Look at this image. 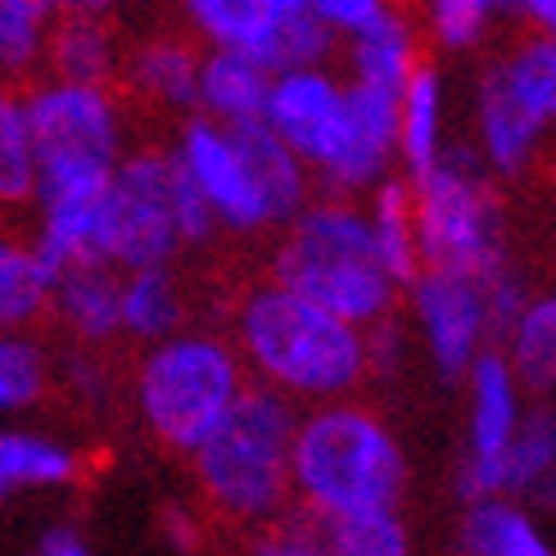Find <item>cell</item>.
I'll return each instance as SVG.
<instances>
[{"label": "cell", "mask_w": 556, "mask_h": 556, "mask_svg": "<svg viewBox=\"0 0 556 556\" xmlns=\"http://www.w3.org/2000/svg\"><path fill=\"white\" fill-rule=\"evenodd\" d=\"M244 371L294 403L349 399L367 371V330L303 299L281 281L249 286L236 303V340Z\"/></svg>", "instance_id": "6da1fadb"}, {"label": "cell", "mask_w": 556, "mask_h": 556, "mask_svg": "<svg viewBox=\"0 0 556 556\" xmlns=\"http://www.w3.org/2000/svg\"><path fill=\"white\" fill-rule=\"evenodd\" d=\"M299 426V403L263 380H249L227 416L186 453L208 516L231 530H258L290 493V443Z\"/></svg>", "instance_id": "7a4b0ae2"}, {"label": "cell", "mask_w": 556, "mask_h": 556, "mask_svg": "<svg viewBox=\"0 0 556 556\" xmlns=\"http://www.w3.org/2000/svg\"><path fill=\"white\" fill-rule=\"evenodd\" d=\"M281 231L271 281L299 290L353 326H371L399 308L403 286L380 263L367 204H357L353 194L308 200Z\"/></svg>", "instance_id": "3957f363"}, {"label": "cell", "mask_w": 556, "mask_h": 556, "mask_svg": "<svg viewBox=\"0 0 556 556\" xmlns=\"http://www.w3.org/2000/svg\"><path fill=\"white\" fill-rule=\"evenodd\" d=\"M290 493L321 516L403 507L407 457L394 430L363 403L330 399L299 412L290 443Z\"/></svg>", "instance_id": "277c9868"}, {"label": "cell", "mask_w": 556, "mask_h": 556, "mask_svg": "<svg viewBox=\"0 0 556 556\" xmlns=\"http://www.w3.org/2000/svg\"><path fill=\"white\" fill-rule=\"evenodd\" d=\"M244 384L249 371L231 340L181 326L173 336L146 344L141 363H136L131 399L150 439L186 457L227 416Z\"/></svg>", "instance_id": "5b68a950"}, {"label": "cell", "mask_w": 556, "mask_h": 556, "mask_svg": "<svg viewBox=\"0 0 556 556\" xmlns=\"http://www.w3.org/2000/svg\"><path fill=\"white\" fill-rule=\"evenodd\" d=\"M23 109L37 150L33 204L104 190L109 173L127 154V118L118 96L109 87H96V81L50 77L46 87L23 96Z\"/></svg>", "instance_id": "8992f818"}, {"label": "cell", "mask_w": 556, "mask_h": 556, "mask_svg": "<svg viewBox=\"0 0 556 556\" xmlns=\"http://www.w3.org/2000/svg\"><path fill=\"white\" fill-rule=\"evenodd\" d=\"M412 217L421 267L489 271L507 263L503 200L489 168L466 150H443L426 173L412 177Z\"/></svg>", "instance_id": "52a82bcc"}, {"label": "cell", "mask_w": 556, "mask_h": 556, "mask_svg": "<svg viewBox=\"0 0 556 556\" xmlns=\"http://www.w3.org/2000/svg\"><path fill=\"white\" fill-rule=\"evenodd\" d=\"M173 150L123 154L109 173L100 204V258L118 271L173 263L181 254L177 208H173Z\"/></svg>", "instance_id": "ba28073f"}, {"label": "cell", "mask_w": 556, "mask_h": 556, "mask_svg": "<svg viewBox=\"0 0 556 556\" xmlns=\"http://www.w3.org/2000/svg\"><path fill=\"white\" fill-rule=\"evenodd\" d=\"M403 294L416 321V336H421L430 363L443 380H462L466 367L489 349V340H497L480 271L416 267Z\"/></svg>", "instance_id": "9c48e42d"}, {"label": "cell", "mask_w": 556, "mask_h": 556, "mask_svg": "<svg viewBox=\"0 0 556 556\" xmlns=\"http://www.w3.org/2000/svg\"><path fill=\"white\" fill-rule=\"evenodd\" d=\"M399 159V96L344 81L340 114L330 123L308 173L326 186V194H367L389 177Z\"/></svg>", "instance_id": "30bf717a"}, {"label": "cell", "mask_w": 556, "mask_h": 556, "mask_svg": "<svg viewBox=\"0 0 556 556\" xmlns=\"http://www.w3.org/2000/svg\"><path fill=\"white\" fill-rule=\"evenodd\" d=\"M177 163L186 168V177L200 186V194L208 200L213 217L222 231L231 236H263L276 231V217L267 204V190L249 163L240 136L227 123L213 118H190L177 136Z\"/></svg>", "instance_id": "8fae6325"}, {"label": "cell", "mask_w": 556, "mask_h": 556, "mask_svg": "<svg viewBox=\"0 0 556 556\" xmlns=\"http://www.w3.org/2000/svg\"><path fill=\"white\" fill-rule=\"evenodd\" d=\"M462 380H466V457L457 466V497L470 503L480 493H497V466H503V453L525 416V389L497 349H484Z\"/></svg>", "instance_id": "7c38bea8"}, {"label": "cell", "mask_w": 556, "mask_h": 556, "mask_svg": "<svg viewBox=\"0 0 556 556\" xmlns=\"http://www.w3.org/2000/svg\"><path fill=\"white\" fill-rule=\"evenodd\" d=\"M340 100H344V81L326 64L281 68V73H271L263 123L281 136L303 163H313L330 123H336V114H340Z\"/></svg>", "instance_id": "4fadbf2b"}, {"label": "cell", "mask_w": 556, "mask_h": 556, "mask_svg": "<svg viewBox=\"0 0 556 556\" xmlns=\"http://www.w3.org/2000/svg\"><path fill=\"white\" fill-rule=\"evenodd\" d=\"M118 290H123V271L114 263L100 258H81L60 267L50 286V313L77 344L87 349H104L123 340L118 326Z\"/></svg>", "instance_id": "5bb4252c"}, {"label": "cell", "mask_w": 556, "mask_h": 556, "mask_svg": "<svg viewBox=\"0 0 556 556\" xmlns=\"http://www.w3.org/2000/svg\"><path fill=\"white\" fill-rule=\"evenodd\" d=\"M543 123L525 109L497 68H484L476 87V136H480V163L497 177H520L543 146Z\"/></svg>", "instance_id": "9a60e30c"}, {"label": "cell", "mask_w": 556, "mask_h": 556, "mask_svg": "<svg viewBox=\"0 0 556 556\" xmlns=\"http://www.w3.org/2000/svg\"><path fill=\"white\" fill-rule=\"evenodd\" d=\"M271 91V68L254 50L240 46H208L200 54V87H194V109L213 123H258Z\"/></svg>", "instance_id": "2e32d148"}, {"label": "cell", "mask_w": 556, "mask_h": 556, "mask_svg": "<svg viewBox=\"0 0 556 556\" xmlns=\"http://www.w3.org/2000/svg\"><path fill=\"white\" fill-rule=\"evenodd\" d=\"M64 81H96L109 87L123 73V50L104 14H54L46 27V60Z\"/></svg>", "instance_id": "e0dca14e"}, {"label": "cell", "mask_w": 556, "mask_h": 556, "mask_svg": "<svg viewBox=\"0 0 556 556\" xmlns=\"http://www.w3.org/2000/svg\"><path fill=\"white\" fill-rule=\"evenodd\" d=\"M462 552L470 556H552L543 525L516 493H480L462 511Z\"/></svg>", "instance_id": "ac0fdd59"}, {"label": "cell", "mask_w": 556, "mask_h": 556, "mask_svg": "<svg viewBox=\"0 0 556 556\" xmlns=\"http://www.w3.org/2000/svg\"><path fill=\"white\" fill-rule=\"evenodd\" d=\"M421 64V37L416 27L399 14L384 10L371 23H363L357 33H349V73L363 87H380V91H403V81Z\"/></svg>", "instance_id": "d6986e66"}, {"label": "cell", "mask_w": 556, "mask_h": 556, "mask_svg": "<svg viewBox=\"0 0 556 556\" xmlns=\"http://www.w3.org/2000/svg\"><path fill=\"white\" fill-rule=\"evenodd\" d=\"M118 326H123V340H136V344H154L186 326V290L177 281L173 263L123 271Z\"/></svg>", "instance_id": "ffe728a7"}, {"label": "cell", "mask_w": 556, "mask_h": 556, "mask_svg": "<svg viewBox=\"0 0 556 556\" xmlns=\"http://www.w3.org/2000/svg\"><path fill=\"white\" fill-rule=\"evenodd\" d=\"M127 87L146 104L159 109H194V87H200V50L181 37H154L136 46L123 64Z\"/></svg>", "instance_id": "44dd1931"}, {"label": "cell", "mask_w": 556, "mask_h": 556, "mask_svg": "<svg viewBox=\"0 0 556 556\" xmlns=\"http://www.w3.org/2000/svg\"><path fill=\"white\" fill-rule=\"evenodd\" d=\"M443 154V77L430 64H416V73L399 91V163L407 177L426 173Z\"/></svg>", "instance_id": "7402d4cb"}, {"label": "cell", "mask_w": 556, "mask_h": 556, "mask_svg": "<svg viewBox=\"0 0 556 556\" xmlns=\"http://www.w3.org/2000/svg\"><path fill=\"white\" fill-rule=\"evenodd\" d=\"M507 363L525 394H556V294L525 299L516 321L503 330Z\"/></svg>", "instance_id": "603a6c76"}, {"label": "cell", "mask_w": 556, "mask_h": 556, "mask_svg": "<svg viewBox=\"0 0 556 556\" xmlns=\"http://www.w3.org/2000/svg\"><path fill=\"white\" fill-rule=\"evenodd\" d=\"M77 480V457L46 434L0 430V503L27 489H64Z\"/></svg>", "instance_id": "cb8c5ba5"}, {"label": "cell", "mask_w": 556, "mask_h": 556, "mask_svg": "<svg viewBox=\"0 0 556 556\" xmlns=\"http://www.w3.org/2000/svg\"><path fill=\"white\" fill-rule=\"evenodd\" d=\"M54 271L33 249V240H18L0 231V330H23L50 313Z\"/></svg>", "instance_id": "d4e9b609"}, {"label": "cell", "mask_w": 556, "mask_h": 556, "mask_svg": "<svg viewBox=\"0 0 556 556\" xmlns=\"http://www.w3.org/2000/svg\"><path fill=\"white\" fill-rule=\"evenodd\" d=\"M367 222L376 254L389 267L399 286H407L416 267H421V249H416V217H412V181L384 177L367 190Z\"/></svg>", "instance_id": "484cf974"}, {"label": "cell", "mask_w": 556, "mask_h": 556, "mask_svg": "<svg viewBox=\"0 0 556 556\" xmlns=\"http://www.w3.org/2000/svg\"><path fill=\"white\" fill-rule=\"evenodd\" d=\"M556 470V407L539 403L525 407L520 426L503 453V466H497V493H543V484Z\"/></svg>", "instance_id": "4316f807"}, {"label": "cell", "mask_w": 556, "mask_h": 556, "mask_svg": "<svg viewBox=\"0 0 556 556\" xmlns=\"http://www.w3.org/2000/svg\"><path fill=\"white\" fill-rule=\"evenodd\" d=\"M321 556H407L412 530L399 507H363L321 516Z\"/></svg>", "instance_id": "83f0119b"}, {"label": "cell", "mask_w": 556, "mask_h": 556, "mask_svg": "<svg viewBox=\"0 0 556 556\" xmlns=\"http://www.w3.org/2000/svg\"><path fill=\"white\" fill-rule=\"evenodd\" d=\"M181 14L208 46H240L254 54L263 50L276 18L263 0H181Z\"/></svg>", "instance_id": "f1b7e54d"}, {"label": "cell", "mask_w": 556, "mask_h": 556, "mask_svg": "<svg viewBox=\"0 0 556 556\" xmlns=\"http://www.w3.org/2000/svg\"><path fill=\"white\" fill-rule=\"evenodd\" d=\"M507 91L530 109L543 127H556V37H534L493 64Z\"/></svg>", "instance_id": "f546056e"}, {"label": "cell", "mask_w": 556, "mask_h": 556, "mask_svg": "<svg viewBox=\"0 0 556 556\" xmlns=\"http://www.w3.org/2000/svg\"><path fill=\"white\" fill-rule=\"evenodd\" d=\"M37 190V150L27 127L23 96L0 91V208L33 204Z\"/></svg>", "instance_id": "4dcf8cb0"}, {"label": "cell", "mask_w": 556, "mask_h": 556, "mask_svg": "<svg viewBox=\"0 0 556 556\" xmlns=\"http://www.w3.org/2000/svg\"><path fill=\"white\" fill-rule=\"evenodd\" d=\"M336 54V33L313 14V10H299V14H276L271 18V33L258 50V60L281 73V68H313L326 64Z\"/></svg>", "instance_id": "1f68e13d"}, {"label": "cell", "mask_w": 556, "mask_h": 556, "mask_svg": "<svg viewBox=\"0 0 556 556\" xmlns=\"http://www.w3.org/2000/svg\"><path fill=\"white\" fill-rule=\"evenodd\" d=\"M50 389V357L37 340L0 330V416L37 407Z\"/></svg>", "instance_id": "d6a6232c"}, {"label": "cell", "mask_w": 556, "mask_h": 556, "mask_svg": "<svg viewBox=\"0 0 556 556\" xmlns=\"http://www.w3.org/2000/svg\"><path fill=\"white\" fill-rule=\"evenodd\" d=\"M507 10L511 0H426V23L443 50H470L484 41L489 23Z\"/></svg>", "instance_id": "836d02e7"}, {"label": "cell", "mask_w": 556, "mask_h": 556, "mask_svg": "<svg viewBox=\"0 0 556 556\" xmlns=\"http://www.w3.org/2000/svg\"><path fill=\"white\" fill-rule=\"evenodd\" d=\"M46 14L0 0V77H23L46 60Z\"/></svg>", "instance_id": "e575fe53"}, {"label": "cell", "mask_w": 556, "mask_h": 556, "mask_svg": "<svg viewBox=\"0 0 556 556\" xmlns=\"http://www.w3.org/2000/svg\"><path fill=\"white\" fill-rule=\"evenodd\" d=\"M173 163H177V154H173ZM173 208H177V231H181V244L186 249H204L222 231L213 208H208V200L200 194V186L186 177L181 163H177V173H173Z\"/></svg>", "instance_id": "d590c367"}, {"label": "cell", "mask_w": 556, "mask_h": 556, "mask_svg": "<svg viewBox=\"0 0 556 556\" xmlns=\"http://www.w3.org/2000/svg\"><path fill=\"white\" fill-rule=\"evenodd\" d=\"M308 10H313L336 37H349V33H357L363 23H371L376 14H384L389 0H313Z\"/></svg>", "instance_id": "8d00e7d4"}, {"label": "cell", "mask_w": 556, "mask_h": 556, "mask_svg": "<svg viewBox=\"0 0 556 556\" xmlns=\"http://www.w3.org/2000/svg\"><path fill=\"white\" fill-rule=\"evenodd\" d=\"M159 530H163V543L177 547V552H194L204 543L200 516H194V507H181V503H168L159 511Z\"/></svg>", "instance_id": "74e56055"}, {"label": "cell", "mask_w": 556, "mask_h": 556, "mask_svg": "<svg viewBox=\"0 0 556 556\" xmlns=\"http://www.w3.org/2000/svg\"><path fill=\"white\" fill-rule=\"evenodd\" d=\"M64 384L73 389L77 399H100V394H104V363H100L96 353H87V344H81V353L68 357Z\"/></svg>", "instance_id": "f35d334b"}, {"label": "cell", "mask_w": 556, "mask_h": 556, "mask_svg": "<svg viewBox=\"0 0 556 556\" xmlns=\"http://www.w3.org/2000/svg\"><path fill=\"white\" fill-rule=\"evenodd\" d=\"M37 552L41 556H87L91 552V543H87V534L77 530V525H46L41 530V539H37Z\"/></svg>", "instance_id": "ab89813d"}, {"label": "cell", "mask_w": 556, "mask_h": 556, "mask_svg": "<svg viewBox=\"0 0 556 556\" xmlns=\"http://www.w3.org/2000/svg\"><path fill=\"white\" fill-rule=\"evenodd\" d=\"M511 14H525L543 37H556V0H511Z\"/></svg>", "instance_id": "60d3db41"}, {"label": "cell", "mask_w": 556, "mask_h": 556, "mask_svg": "<svg viewBox=\"0 0 556 556\" xmlns=\"http://www.w3.org/2000/svg\"><path fill=\"white\" fill-rule=\"evenodd\" d=\"M118 0H60V14H109Z\"/></svg>", "instance_id": "b9f144b4"}, {"label": "cell", "mask_w": 556, "mask_h": 556, "mask_svg": "<svg viewBox=\"0 0 556 556\" xmlns=\"http://www.w3.org/2000/svg\"><path fill=\"white\" fill-rule=\"evenodd\" d=\"M263 5H267L271 14H299V10H308L313 0H263Z\"/></svg>", "instance_id": "7bdbcfd3"}, {"label": "cell", "mask_w": 556, "mask_h": 556, "mask_svg": "<svg viewBox=\"0 0 556 556\" xmlns=\"http://www.w3.org/2000/svg\"><path fill=\"white\" fill-rule=\"evenodd\" d=\"M543 493H547V497H552V503H556V470H552V480L543 484Z\"/></svg>", "instance_id": "ee69618b"}, {"label": "cell", "mask_w": 556, "mask_h": 556, "mask_svg": "<svg viewBox=\"0 0 556 556\" xmlns=\"http://www.w3.org/2000/svg\"><path fill=\"white\" fill-rule=\"evenodd\" d=\"M552 186H556V159H552Z\"/></svg>", "instance_id": "f6af8a7d"}]
</instances>
